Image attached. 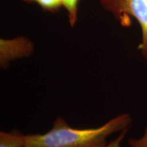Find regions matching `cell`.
<instances>
[{
	"label": "cell",
	"instance_id": "obj_1",
	"mask_svg": "<svg viewBox=\"0 0 147 147\" xmlns=\"http://www.w3.org/2000/svg\"><path fill=\"white\" fill-rule=\"evenodd\" d=\"M131 123V116L122 114L99 127L77 129L58 116L47 133L26 134L24 147H106L110 135L129 128Z\"/></svg>",
	"mask_w": 147,
	"mask_h": 147
},
{
	"label": "cell",
	"instance_id": "obj_2",
	"mask_svg": "<svg viewBox=\"0 0 147 147\" xmlns=\"http://www.w3.org/2000/svg\"><path fill=\"white\" fill-rule=\"evenodd\" d=\"M100 3L123 26L129 25L131 17L136 19L142 33V40L138 49L147 59V0H100Z\"/></svg>",
	"mask_w": 147,
	"mask_h": 147
},
{
	"label": "cell",
	"instance_id": "obj_3",
	"mask_svg": "<svg viewBox=\"0 0 147 147\" xmlns=\"http://www.w3.org/2000/svg\"><path fill=\"white\" fill-rule=\"evenodd\" d=\"M34 51L33 42L26 36L0 39V67L6 69L14 60L30 57Z\"/></svg>",
	"mask_w": 147,
	"mask_h": 147
},
{
	"label": "cell",
	"instance_id": "obj_4",
	"mask_svg": "<svg viewBox=\"0 0 147 147\" xmlns=\"http://www.w3.org/2000/svg\"><path fill=\"white\" fill-rule=\"evenodd\" d=\"M25 136L15 129L9 132L1 131L0 147H24Z\"/></svg>",
	"mask_w": 147,
	"mask_h": 147
},
{
	"label": "cell",
	"instance_id": "obj_5",
	"mask_svg": "<svg viewBox=\"0 0 147 147\" xmlns=\"http://www.w3.org/2000/svg\"><path fill=\"white\" fill-rule=\"evenodd\" d=\"M80 0H62L63 7L65 9L69 25L74 27L78 20V3Z\"/></svg>",
	"mask_w": 147,
	"mask_h": 147
},
{
	"label": "cell",
	"instance_id": "obj_6",
	"mask_svg": "<svg viewBox=\"0 0 147 147\" xmlns=\"http://www.w3.org/2000/svg\"><path fill=\"white\" fill-rule=\"evenodd\" d=\"M27 3H35L42 10L49 12H56L63 7L62 0H22Z\"/></svg>",
	"mask_w": 147,
	"mask_h": 147
},
{
	"label": "cell",
	"instance_id": "obj_7",
	"mask_svg": "<svg viewBox=\"0 0 147 147\" xmlns=\"http://www.w3.org/2000/svg\"><path fill=\"white\" fill-rule=\"evenodd\" d=\"M128 144L130 147H147V125L142 136L140 138H130Z\"/></svg>",
	"mask_w": 147,
	"mask_h": 147
},
{
	"label": "cell",
	"instance_id": "obj_8",
	"mask_svg": "<svg viewBox=\"0 0 147 147\" xmlns=\"http://www.w3.org/2000/svg\"><path fill=\"white\" fill-rule=\"evenodd\" d=\"M128 130L129 128L125 129L121 131L120 134L117 136V138H116L115 139H114L113 140H111L110 142H108V144L106 147H121V142H122V141L123 140L125 137Z\"/></svg>",
	"mask_w": 147,
	"mask_h": 147
}]
</instances>
